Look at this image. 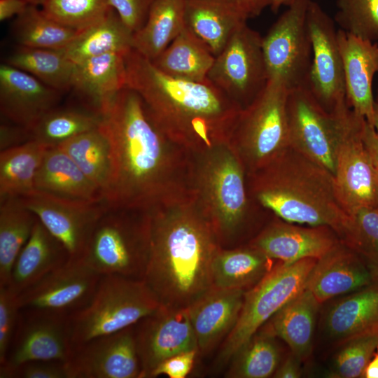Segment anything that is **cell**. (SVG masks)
Instances as JSON below:
<instances>
[{
    "instance_id": "cell-17",
    "label": "cell",
    "mask_w": 378,
    "mask_h": 378,
    "mask_svg": "<svg viewBox=\"0 0 378 378\" xmlns=\"http://www.w3.org/2000/svg\"><path fill=\"white\" fill-rule=\"evenodd\" d=\"M66 369L68 378L142 377L134 326L74 346Z\"/></svg>"
},
{
    "instance_id": "cell-39",
    "label": "cell",
    "mask_w": 378,
    "mask_h": 378,
    "mask_svg": "<svg viewBox=\"0 0 378 378\" xmlns=\"http://www.w3.org/2000/svg\"><path fill=\"white\" fill-rule=\"evenodd\" d=\"M18 46L51 50L64 49L79 34L44 13L38 6L29 5L12 24Z\"/></svg>"
},
{
    "instance_id": "cell-58",
    "label": "cell",
    "mask_w": 378,
    "mask_h": 378,
    "mask_svg": "<svg viewBox=\"0 0 378 378\" xmlns=\"http://www.w3.org/2000/svg\"><path fill=\"white\" fill-rule=\"evenodd\" d=\"M24 1H26L29 5L38 7V6H41L46 0H24Z\"/></svg>"
},
{
    "instance_id": "cell-47",
    "label": "cell",
    "mask_w": 378,
    "mask_h": 378,
    "mask_svg": "<svg viewBox=\"0 0 378 378\" xmlns=\"http://www.w3.org/2000/svg\"><path fill=\"white\" fill-rule=\"evenodd\" d=\"M0 378H68L66 361L35 360L12 368L0 366Z\"/></svg>"
},
{
    "instance_id": "cell-59",
    "label": "cell",
    "mask_w": 378,
    "mask_h": 378,
    "mask_svg": "<svg viewBox=\"0 0 378 378\" xmlns=\"http://www.w3.org/2000/svg\"><path fill=\"white\" fill-rule=\"evenodd\" d=\"M375 101L378 102V88H377V93Z\"/></svg>"
},
{
    "instance_id": "cell-5",
    "label": "cell",
    "mask_w": 378,
    "mask_h": 378,
    "mask_svg": "<svg viewBox=\"0 0 378 378\" xmlns=\"http://www.w3.org/2000/svg\"><path fill=\"white\" fill-rule=\"evenodd\" d=\"M244 167L230 144L192 155V197L220 239L240 227L248 209Z\"/></svg>"
},
{
    "instance_id": "cell-20",
    "label": "cell",
    "mask_w": 378,
    "mask_h": 378,
    "mask_svg": "<svg viewBox=\"0 0 378 378\" xmlns=\"http://www.w3.org/2000/svg\"><path fill=\"white\" fill-rule=\"evenodd\" d=\"M62 94L26 71L0 66V111L10 122L30 129L58 106Z\"/></svg>"
},
{
    "instance_id": "cell-12",
    "label": "cell",
    "mask_w": 378,
    "mask_h": 378,
    "mask_svg": "<svg viewBox=\"0 0 378 378\" xmlns=\"http://www.w3.org/2000/svg\"><path fill=\"white\" fill-rule=\"evenodd\" d=\"M309 1H295L262 37L268 79H279L290 90L308 84L312 55L307 22Z\"/></svg>"
},
{
    "instance_id": "cell-30",
    "label": "cell",
    "mask_w": 378,
    "mask_h": 378,
    "mask_svg": "<svg viewBox=\"0 0 378 378\" xmlns=\"http://www.w3.org/2000/svg\"><path fill=\"white\" fill-rule=\"evenodd\" d=\"M319 304L305 287L270 318L269 330L286 342L291 352L301 360L312 351Z\"/></svg>"
},
{
    "instance_id": "cell-45",
    "label": "cell",
    "mask_w": 378,
    "mask_h": 378,
    "mask_svg": "<svg viewBox=\"0 0 378 378\" xmlns=\"http://www.w3.org/2000/svg\"><path fill=\"white\" fill-rule=\"evenodd\" d=\"M334 21L358 38L378 41V0H337Z\"/></svg>"
},
{
    "instance_id": "cell-27",
    "label": "cell",
    "mask_w": 378,
    "mask_h": 378,
    "mask_svg": "<svg viewBox=\"0 0 378 378\" xmlns=\"http://www.w3.org/2000/svg\"><path fill=\"white\" fill-rule=\"evenodd\" d=\"M248 18L233 0H185L186 26L215 57Z\"/></svg>"
},
{
    "instance_id": "cell-46",
    "label": "cell",
    "mask_w": 378,
    "mask_h": 378,
    "mask_svg": "<svg viewBox=\"0 0 378 378\" xmlns=\"http://www.w3.org/2000/svg\"><path fill=\"white\" fill-rule=\"evenodd\" d=\"M20 314L18 295L7 286H0V364L5 360Z\"/></svg>"
},
{
    "instance_id": "cell-49",
    "label": "cell",
    "mask_w": 378,
    "mask_h": 378,
    "mask_svg": "<svg viewBox=\"0 0 378 378\" xmlns=\"http://www.w3.org/2000/svg\"><path fill=\"white\" fill-rule=\"evenodd\" d=\"M197 351H190L169 357L159 363L150 377L167 375L170 378H184L191 371Z\"/></svg>"
},
{
    "instance_id": "cell-25",
    "label": "cell",
    "mask_w": 378,
    "mask_h": 378,
    "mask_svg": "<svg viewBox=\"0 0 378 378\" xmlns=\"http://www.w3.org/2000/svg\"><path fill=\"white\" fill-rule=\"evenodd\" d=\"M127 52H111L76 64L72 89L100 114L125 87Z\"/></svg>"
},
{
    "instance_id": "cell-54",
    "label": "cell",
    "mask_w": 378,
    "mask_h": 378,
    "mask_svg": "<svg viewBox=\"0 0 378 378\" xmlns=\"http://www.w3.org/2000/svg\"><path fill=\"white\" fill-rule=\"evenodd\" d=\"M249 18L259 15L265 8L270 6L271 0H233Z\"/></svg>"
},
{
    "instance_id": "cell-24",
    "label": "cell",
    "mask_w": 378,
    "mask_h": 378,
    "mask_svg": "<svg viewBox=\"0 0 378 378\" xmlns=\"http://www.w3.org/2000/svg\"><path fill=\"white\" fill-rule=\"evenodd\" d=\"M244 289L213 286L188 307L198 351L214 347L235 326L244 302Z\"/></svg>"
},
{
    "instance_id": "cell-40",
    "label": "cell",
    "mask_w": 378,
    "mask_h": 378,
    "mask_svg": "<svg viewBox=\"0 0 378 378\" xmlns=\"http://www.w3.org/2000/svg\"><path fill=\"white\" fill-rule=\"evenodd\" d=\"M102 120V114L88 108L57 106L29 130L31 140L52 147L83 132L98 127Z\"/></svg>"
},
{
    "instance_id": "cell-56",
    "label": "cell",
    "mask_w": 378,
    "mask_h": 378,
    "mask_svg": "<svg viewBox=\"0 0 378 378\" xmlns=\"http://www.w3.org/2000/svg\"><path fill=\"white\" fill-rule=\"evenodd\" d=\"M296 0H271L270 8L276 13L279 9L284 6H288Z\"/></svg>"
},
{
    "instance_id": "cell-13",
    "label": "cell",
    "mask_w": 378,
    "mask_h": 378,
    "mask_svg": "<svg viewBox=\"0 0 378 378\" xmlns=\"http://www.w3.org/2000/svg\"><path fill=\"white\" fill-rule=\"evenodd\" d=\"M287 112L289 147L334 176L340 128L337 108L325 109L307 84L290 90Z\"/></svg>"
},
{
    "instance_id": "cell-52",
    "label": "cell",
    "mask_w": 378,
    "mask_h": 378,
    "mask_svg": "<svg viewBox=\"0 0 378 378\" xmlns=\"http://www.w3.org/2000/svg\"><path fill=\"white\" fill-rule=\"evenodd\" d=\"M363 139L372 163L378 172V134L374 127L368 121L364 125Z\"/></svg>"
},
{
    "instance_id": "cell-21",
    "label": "cell",
    "mask_w": 378,
    "mask_h": 378,
    "mask_svg": "<svg viewBox=\"0 0 378 378\" xmlns=\"http://www.w3.org/2000/svg\"><path fill=\"white\" fill-rule=\"evenodd\" d=\"M348 106L372 125L375 99L372 81L378 73V43L337 30Z\"/></svg>"
},
{
    "instance_id": "cell-23",
    "label": "cell",
    "mask_w": 378,
    "mask_h": 378,
    "mask_svg": "<svg viewBox=\"0 0 378 378\" xmlns=\"http://www.w3.org/2000/svg\"><path fill=\"white\" fill-rule=\"evenodd\" d=\"M375 281H378L363 258L340 241L317 260L305 287L321 304Z\"/></svg>"
},
{
    "instance_id": "cell-9",
    "label": "cell",
    "mask_w": 378,
    "mask_h": 378,
    "mask_svg": "<svg viewBox=\"0 0 378 378\" xmlns=\"http://www.w3.org/2000/svg\"><path fill=\"white\" fill-rule=\"evenodd\" d=\"M317 260L308 258L277 265L245 292L238 320L220 351V360L232 358L266 321L305 288Z\"/></svg>"
},
{
    "instance_id": "cell-44",
    "label": "cell",
    "mask_w": 378,
    "mask_h": 378,
    "mask_svg": "<svg viewBox=\"0 0 378 378\" xmlns=\"http://www.w3.org/2000/svg\"><path fill=\"white\" fill-rule=\"evenodd\" d=\"M330 372V377H361L363 372L378 349V331L361 334L341 342Z\"/></svg>"
},
{
    "instance_id": "cell-29",
    "label": "cell",
    "mask_w": 378,
    "mask_h": 378,
    "mask_svg": "<svg viewBox=\"0 0 378 378\" xmlns=\"http://www.w3.org/2000/svg\"><path fill=\"white\" fill-rule=\"evenodd\" d=\"M330 338L344 342L378 331V281L365 286L335 303L325 317Z\"/></svg>"
},
{
    "instance_id": "cell-19",
    "label": "cell",
    "mask_w": 378,
    "mask_h": 378,
    "mask_svg": "<svg viewBox=\"0 0 378 378\" xmlns=\"http://www.w3.org/2000/svg\"><path fill=\"white\" fill-rule=\"evenodd\" d=\"M72 350L67 316L20 311L17 328L0 366L12 368L35 360L66 361Z\"/></svg>"
},
{
    "instance_id": "cell-37",
    "label": "cell",
    "mask_w": 378,
    "mask_h": 378,
    "mask_svg": "<svg viewBox=\"0 0 378 378\" xmlns=\"http://www.w3.org/2000/svg\"><path fill=\"white\" fill-rule=\"evenodd\" d=\"M36 219L19 198L0 200V286H8L13 264Z\"/></svg>"
},
{
    "instance_id": "cell-42",
    "label": "cell",
    "mask_w": 378,
    "mask_h": 378,
    "mask_svg": "<svg viewBox=\"0 0 378 378\" xmlns=\"http://www.w3.org/2000/svg\"><path fill=\"white\" fill-rule=\"evenodd\" d=\"M349 216L342 242L363 258L378 281V209L363 208Z\"/></svg>"
},
{
    "instance_id": "cell-2",
    "label": "cell",
    "mask_w": 378,
    "mask_h": 378,
    "mask_svg": "<svg viewBox=\"0 0 378 378\" xmlns=\"http://www.w3.org/2000/svg\"><path fill=\"white\" fill-rule=\"evenodd\" d=\"M125 87L139 94L173 142L192 155L230 144L243 108L208 79L168 76L133 48L125 55Z\"/></svg>"
},
{
    "instance_id": "cell-31",
    "label": "cell",
    "mask_w": 378,
    "mask_h": 378,
    "mask_svg": "<svg viewBox=\"0 0 378 378\" xmlns=\"http://www.w3.org/2000/svg\"><path fill=\"white\" fill-rule=\"evenodd\" d=\"M185 27V0H154L144 24L133 34L132 48L153 61Z\"/></svg>"
},
{
    "instance_id": "cell-15",
    "label": "cell",
    "mask_w": 378,
    "mask_h": 378,
    "mask_svg": "<svg viewBox=\"0 0 378 378\" xmlns=\"http://www.w3.org/2000/svg\"><path fill=\"white\" fill-rule=\"evenodd\" d=\"M18 198L64 246L71 259L80 258L107 206L104 201L66 198L36 189Z\"/></svg>"
},
{
    "instance_id": "cell-7",
    "label": "cell",
    "mask_w": 378,
    "mask_h": 378,
    "mask_svg": "<svg viewBox=\"0 0 378 378\" xmlns=\"http://www.w3.org/2000/svg\"><path fill=\"white\" fill-rule=\"evenodd\" d=\"M160 307L143 279L102 275L90 302L68 317L73 347L134 326Z\"/></svg>"
},
{
    "instance_id": "cell-28",
    "label": "cell",
    "mask_w": 378,
    "mask_h": 378,
    "mask_svg": "<svg viewBox=\"0 0 378 378\" xmlns=\"http://www.w3.org/2000/svg\"><path fill=\"white\" fill-rule=\"evenodd\" d=\"M34 189L66 198L104 201L99 188L58 146L46 149L35 178Z\"/></svg>"
},
{
    "instance_id": "cell-1",
    "label": "cell",
    "mask_w": 378,
    "mask_h": 378,
    "mask_svg": "<svg viewBox=\"0 0 378 378\" xmlns=\"http://www.w3.org/2000/svg\"><path fill=\"white\" fill-rule=\"evenodd\" d=\"M102 115L111 150L108 206L148 211L192 197V154L163 133L138 93L125 87Z\"/></svg>"
},
{
    "instance_id": "cell-11",
    "label": "cell",
    "mask_w": 378,
    "mask_h": 378,
    "mask_svg": "<svg viewBox=\"0 0 378 378\" xmlns=\"http://www.w3.org/2000/svg\"><path fill=\"white\" fill-rule=\"evenodd\" d=\"M207 79L242 108L247 106L268 80L260 34L246 22L237 29L215 57Z\"/></svg>"
},
{
    "instance_id": "cell-18",
    "label": "cell",
    "mask_w": 378,
    "mask_h": 378,
    "mask_svg": "<svg viewBox=\"0 0 378 378\" xmlns=\"http://www.w3.org/2000/svg\"><path fill=\"white\" fill-rule=\"evenodd\" d=\"M134 328L142 377H148L164 360L181 353L198 351L188 307H160Z\"/></svg>"
},
{
    "instance_id": "cell-34",
    "label": "cell",
    "mask_w": 378,
    "mask_h": 378,
    "mask_svg": "<svg viewBox=\"0 0 378 378\" xmlns=\"http://www.w3.org/2000/svg\"><path fill=\"white\" fill-rule=\"evenodd\" d=\"M48 148L30 140L1 150L0 200L20 197L34 189L35 178Z\"/></svg>"
},
{
    "instance_id": "cell-48",
    "label": "cell",
    "mask_w": 378,
    "mask_h": 378,
    "mask_svg": "<svg viewBox=\"0 0 378 378\" xmlns=\"http://www.w3.org/2000/svg\"><path fill=\"white\" fill-rule=\"evenodd\" d=\"M154 0H108L110 6L134 34L144 24Z\"/></svg>"
},
{
    "instance_id": "cell-8",
    "label": "cell",
    "mask_w": 378,
    "mask_h": 378,
    "mask_svg": "<svg viewBox=\"0 0 378 378\" xmlns=\"http://www.w3.org/2000/svg\"><path fill=\"white\" fill-rule=\"evenodd\" d=\"M289 91L281 80L268 79L258 96L241 110L230 145L247 175L265 166L289 147Z\"/></svg>"
},
{
    "instance_id": "cell-35",
    "label": "cell",
    "mask_w": 378,
    "mask_h": 378,
    "mask_svg": "<svg viewBox=\"0 0 378 378\" xmlns=\"http://www.w3.org/2000/svg\"><path fill=\"white\" fill-rule=\"evenodd\" d=\"M271 258L248 248L223 250L216 255L211 267L213 286L241 288L256 284L271 269Z\"/></svg>"
},
{
    "instance_id": "cell-41",
    "label": "cell",
    "mask_w": 378,
    "mask_h": 378,
    "mask_svg": "<svg viewBox=\"0 0 378 378\" xmlns=\"http://www.w3.org/2000/svg\"><path fill=\"white\" fill-rule=\"evenodd\" d=\"M270 330L257 332L234 356L227 373L234 378H267L278 368L279 351Z\"/></svg>"
},
{
    "instance_id": "cell-38",
    "label": "cell",
    "mask_w": 378,
    "mask_h": 378,
    "mask_svg": "<svg viewBox=\"0 0 378 378\" xmlns=\"http://www.w3.org/2000/svg\"><path fill=\"white\" fill-rule=\"evenodd\" d=\"M99 188L102 197L111 169L109 140L101 125L58 145Z\"/></svg>"
},
{
    "instance_id": "cell-36",
    "label": "cell",
    "mask_w": 378,
    "mask_h": 378,
    "mask_svg": "<svg viewBox=\"0 0 378 378\" xmlns=\"http://www.w3.org/2000/svg\"><path fill=\"white\" fill-rule=\"evenodd\" d=\"M6 63L63 93L73 88L76 64L67 58L62 50L18 46L7 57Z\"/></svg>"
},
{
    "instance_id": "cell-10",
    "label": "cell",
    "mask_w": 378,
    "mask_h": 378,
    "mask_svg": "<svg viewBox=\"0 0 378 378\" xmlns=\"http://www.w3.org/2000/svg\"><path fill=\"white\" fill-rule=\"evenodd\" d=\"M335 108L340 122L333 176L338 200L348 215L363 208L378 209V172L363 139L367 120L356 115L346 99Z\"/></svg>"
},
{
    "instance_id": "cell-33",
    "label": "cell",
    "mask_w": 378,
    "mask_h": 378,
    "mask_svg": "<svg viewBox=\"0 0 378 378\" xmlns=\"http://www.w3.org/2000/svg\"><path fill=\"white\" fill-rule=\"evenodd\" d=\"M215 55L186 26L153 62L164 74L192 81L207 80Z\"/></svg>"
},
{
    "instance_id": "cell-50",
    "label": "cell",
    "mask_w": 378,
    "mask_h": 378,
    "mask_svg": "<svg viewBox=\"0 0 378 378\" xmlns=\"http://www.w3.org/2000/svg\"><path fill=\"white\" fill-rule=\"evenodd\" d=\"M31 139L29 130L27 127L14 124L3 123L0 127V149L1 150L17 146Z\"/></svg>"
},
{
    "instance_id": "cell-14",
    "label": "cell",
    "mask_w": 378,
    "mask_h": 378,
    "mask_svg": "<svg viewBox=\"0 0 378 378\" xmlns=\"http://www.w3.org/2000/svg\"><path fill=\"white\" fill-rule=\"evenodd\" d=\"M102 275L81 259H71L18 295L20 311L69 317L93 296Z\"/></svg>"
},
{
    "instance_id": "cell-32",
    "label": "cell",
    "mask_w": 378,
    "mask_h": 378,
    "mask_svg": "<svg viewBox=\"0 0 378 378\" xmlns=\"http://www.w3.org/2000/svg\"><path fill=\"white\" fill-rule=\"evenodd\" d=\"M132 38L133 34L111 8L101 20L80 31L62 51L78 64L107 53L127 52L132 48Z\"/></svg>"
},
{
    "instance_id": "cell-22",
    "label": "cell",
    "mask_w": 378,
    "mask_h": 378,
    "mask_svg": "<svg viewBox=\"0 0 378 378\" xmlns=\"http://www.w3.org/2000/svg\"><path fill=\"white\" fill-rule=\"evenodd\" d=\"M340 241L327 226L304 227L286 221L270 224L251 243V246L271 259L292 264L304 258L319 259Z\"/></svg>"
},
{
    "instance_id": "cell-55",
    "label": "cell",
    "mask_w": 378,
    "mask_h": 378,
    "mask_svg": "<svg viewBox=\"0 0 378 378\" xmlns=\"http://www.w3.org/2000/svg\"><path fill=\"white\" fill-rule=\"evenodd\" d=\"M361 377L378 378V349L365 366Z\"/></svg>"
},
{
    "instance_id": "cell-26",
    "label": "cell",
    "mask_w": 378,
    "mask_h": 378,
    "mask_svg": "<svg viewBox=\"0 0 378 378\" xmlns=\"http://www.w3.org/2000/svg\"><path fill=\"white\" fill-rule=\"evenodd\" d=\"M70 258L64 246L37 218L13 264L7 286L18 295Z\"/></svg>"
},
{
    "instance_id": "cell-53",
    "label": "cell",
    "mask_w": 378,
    "mask_h": 378,
    "mask_svg": "<svg viewBox=\"0 0 378 378\" xmlns=\"http://www.w3.org/2000/svg\"><path fill=\"white\" fill-rule=\"evenodd\" d=\"M29 5L24 0H0V20L2 22L17 17Z\"/></svg>"
},
{
    "instance_id": "cell-16",
    "label": "cell",
    "mask_w": 378,
    "mask_h": 378,
    "mask_svg": "<svg viewBox=\"0 0 378 378\" xmlns=\"http://www.w3.org/2000/svg\"><path fill=\"white\" fill-rule=\"evenodd\" d=\"M307 22L312 44L308 85L314 96L328 111L346 99L342 57L335 21L310 0Z\"/></svg>"
},
{
    "instance_id": "cell-57",
    "label": "cell",
    "mask_w": 378,
    "mask_h": 378,
    "mask_svg": "<svg viewBox=\"0 0 378 378\" xmlns=\"http://www.w3.org/2000/svg\"><path fill=\"white\" fill-rule=\"evenodd\" d=\"M372 126L374 127L377 134H378V102L377 101H375L374 103Z\"/></svg>"
},
{
    "instance_id": "cell-3",
    "label": "cell",
    "mask_w": 378,
    "mask_h": 378,
    "mask_svg": "<svg viewBox=\"0 0 378 378\" xmlns=\"http://www.w3.org/2000/svg\"><path fill=\"white\" fill-rule=\"evenodd\" d=\"M149 254L144 281L167 308L188 307L213 287L220 239L192 197L148 210Z\"/></svg>"
},
{
    "instance_id": "cell-43",
    "label": "cell",
    "mask_w": 378,
    "mask_h": 378,
    "mask_svg": "<svg viewBox=\"0 0 378 378\" xmlns=\"http://www.w3.org/2000/svg\"><path fill=\"white\" fill-rule=\"evenodd\" d=\"M41 7L50 18L78 31L96 23L111 8L108 0H46Z\"/></svg>"
},
{
    "instance_id": "cell-51",
    "label": "cell",
    "mask_w": 378,
    "mask_h": 378,
    "mask_svg": "<svg viewBox=\"0 0 378 378\" xmlns=\"http://www.w3.org/2000/svg\"><path fill=\"white\" fill-rule=\"evenodd\" d=\"M301 360L294 354L287 357L284 363L276 370L274 377L277 378H298L302 375L300 366Z\"/></svg>"
},
{
    "instance_id": "cell-6",
    "label": "cell",
    "mask_w": 378,
    "mask_h": 378,
    "mask_svg": "<svg viewBox=\"0 0 378 378\" xmlns=\"http://www.w3.org/2000/svg\"><path fill=\"white\" fill-rule=\"evenodd\" d=\"M148 254V211L107 205L80 259L100 275L144 280Z\"/></svg>"
},
{
    "instance_id": "cell-4",
    "label": "cell",
    "mask_w": 378,
    "mask_h": 378,
    "mask_svg": "<svg viewBox=\"0 0 378 378\" xmlns=\"http://www.w3.org/2000/svg\"><path fill=\"white\" fill-rule=\"evenodd\" d=\"M248 190L283 220L330 227L341 240L349 216L337 197L333 175L290 147L247 175Z\"/></svg>"
}]
</instances>
